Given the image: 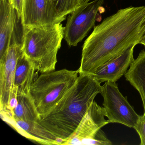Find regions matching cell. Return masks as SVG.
<instances>
[{
    "mask_svg": "<svg viewBox=\"0 0 145 145\" xmlns=\"http://www.w3.org/2000/svg\"><path fill=\"white\" fill-rule=\"evenodd\" d=\"M23 29V52L36 71L42 73L55 70L57 52L64 38L63 24Z\"/></svg>",
    "mask_w": 145,
    "mask_h": 145,
    "instance_id": "cell-3",
    "label": "cell"
},
{
    "mask_svg": "<svg viewBox=\"0 0 145 145\" xmlns=\"http://www.w3.org/2000/svg\"><path fill=\"white\" fill-rule=\"evenodd\" d=\"M103 107L109 123H118L134 128L140 118L126 97L120 91L116 82H106L101 93Z\"/></svg>",
    "mask_w": 145,
    "mask_h": 145,
    "instance_id": "cell-6",
    "label": "cell"
},
{
    "mask_svg": "<svg viewBox=\"0 0 145 145\" xmlns=\"http://www.w3.org/2000/svg\"><path fill=\"white\" fill-rule=\"evenodd\" d=\"M5 122L11 120L38 121L39 115L30 94L17 96L11 110L1 114Z\"/></svg>",
    "mask_w": 145,
    "mask_h": 145,
    "instance_id": "cell-14",
    "label": "cell"
},
{
    "mask_svg": "<svg viewBox=\"0 0 145 145\" xmlns=\"http://www.w3.org/2000/svg\"><path fill=\"white\" fill-rule=\"evenodd\" d=\"M139 44H141L143 45L145 47V33L144 34L143 37L142 38L141 40L140 41Z\"/></svg>",
    "mask_w": 145,
    "mask_h": 145,
    "instance_id": "cell-19",
    "label": "cell"
},
{
    "mask_svg": "<svg viewBox=\"0 0 145 145\" xmlns=\"http://www.w3.org/2000/svg\"><path fill=\"white\" fill-rule=\"evenodd\" d=\"M134 129L138 133L140 139V145H145V114L140 116Z\"/></svg>",
    "mask_w": 145,
    "mask_h": 145,
    "instance_id": "cell-17",
    "label": "cell"
},
{
    "mask_svg": "<svg viewBox=\"0 0 145 145\" xmlns=\"http://www.w3.org/2000/svg\"><path fill=\"white\" fill-rule=\"evenodd\" d=\"M35 66L24 54L18 61L14 76L13 99L17 96L29 94L30 87L34 81Z\"/></svg>",
    "mask_w": 145,
    "mask_h": 145,
    "instance_id": "cell-13",
    "label": "cell"
},
{
    "mask_svg": "<svg viewBox=\"0 0 145 145\" xmlns=\"http://www.w3.org/2000/svg\"><path fill=\"white\" fill-rule=\"evenodd\" d=\"M79 70L67 69L42 73L30 87L29 94L39 117L49 113L71 89Z\"/></svg>",
    "mask_w": 145,
    "mask_h": 145,
    "instance_id": "cell-4",
    "label": "cell"
},
{
    "mask_svg": "<svg viewBox=\"0 0 145 145\" xmlns=\"http://www.w3.org/2000/svg\"><path fill=\"white\" fill-rule=\"evenodd\" d=\"M16 11L9 0H0V63L5 60L15 35Z\"/></svg>",
    "mask_w": 145,
    "mask_h": 145,
    "instance_id": "cell-11",
    "label": "cell"
},
{
    "mask_svg": "<svg viewBox=\"0 0 145 145\" xmlns=\"http://www.w3.org/2000/svg\"><path fill=\"white\" fill-rule=\"evenodd\" d=\"M66 18L59 13L52 0H24L21 18L23 28L61 23Z\"/></svg>",
    "mask_w": 145,
    "mask_h": 145,
    "instance_id": "cell-8",
    "label": "cell"
},
{
    "mask_svg": "<svg viewBox=\"0 0 145 145\" xmlns=\"http://www.w3.org/2000/svg\"><path fill=\"white\" fill-rule=\"evenodd\" d=\"M125 79L139 92L145 114V51L135 59L125 74Z\"/></svg>",
    "mask_w": 145,
    "mask_h": 145,
    "instance_id": "cell-15",
    "label": "cell"
},
{
    "mask_svg": "<svg viewBox=\"0 0 145 145\" xmlns=\"http://www.w3.org/2000/svg\"><path fill=\"white\" fill-rule=\"evenodd\" d=\"M10 4L16 11L18 20L21 19L22 14L24 0H9Z\"/></svg>",
    "mask_w": 145,
    "mask_h": 145,
    "instance_id": "cell-18",
    "label": "cell"
},
{
    "mask_svg": "<svg viewBox=\"0 0 145 145\" xmlns=\"http://www.w3.org/2000/svg\"><path fill=\"white\" fill-rule=\"evenodd\" d=\"M145 33V6L120 9L94 28L83 45L79 74H92Z\"/></svg>",
    "mask_w": 145,
    "mask_h": 145,
    "instance_id": "cell-1",
    "label": "cell"
},
{
    "mask_svg": "<svg viewBox=\"0 0 145 145\" xmlns=\"http://www.w3.org/2000/svg\"><path fill=\"white\" fill-rule=\"evenodd\" d=\"M104 0L82 5L69 14L64 27V39L69 47L76 46L94 27Z\"/></svg>",
    "mask_w": 145,
    "mask_h": 145,
    "instance_id": "cell-7",
    "label": "cell"
},
{
    "mask_svg": "<svg viewBox=\"0 0 145 145\" xmlns=\"http://www.w3.org/2000/svg\"><path fill=\"white\" fill-rule=\"evenodd\" d=\"M89 1H90V0H81V4L82 5H84V4L88 3Z\"/></svg>",
    "mask_w": 145,
    "mask_h": 145,
    "instance_id": "cell-20",
    "label": "cell"
},
{
    "mask_svg": "<svg viewBox=\"0 0 145 145\" xmlns=\"http://www.w3.org/2000/svg\"><path fill=\"white\" fill-rule=\"evenodd\" d=\"M23 53L22 44L14 39L5 60L0 63V113L9 110L13 100V84L18 59Z\"/></svg>",
    "mask_w": 145,
    "mask_h": 145,
    "instance_id": "cell-9",
    "label": "cell"
},
{
    "mask_svg": "<svg viewBox=\"0 0 145 145\" xmlns=\"http://www.w3.org/2000/svg\"><path fill=\"white\" fill-rule=\"evenodd\" d=\"M59 13L64 16L82 5L81 0H52Z\"/></svg>",
    "mask_w": 145,
    "mask_h": 145,
    "instance_id": "cell-16",
    "label": "cell"
},
{
    "mask_svg": "<svg viewBox=\"0 0 145 145\" xmlns=\"http://www.w3.org/2000/svg\"><path fill=\"white\" fill-rule=\"evenodd\" d=\"M75 83L60 101L38 122L61 140L73 134L102 86L91 74H79Z\"/></svg>",
    "mask_w": 145,
    "mask_h": 145,
    "instance_id": "cell-2",
    "label": "cell"
},
{
    "mask_svg": "<svg viewBox=\"0 0 145 145\" xmlns=\"http://www.w3.org/2000/svg\"><path fill=\"white\" fill-rule=\"evenodd\" d=\"M7 123L26 138L44 145H61V140L38 121L11 120Z\"/></svg>",
    "mask_w": 145,
    "mask_h": 145,
    "instance_id": "cell-12",
    "label": "cell"
},
{
    "mask_svg": "<svg viewBox=\"0 0 145 145\" xmlns=\"http://www.w3.org/2000/svg\"><path fill=\"white\" fill-rule=\"evenodd\" d=\"M105 117L104 108L94 101L73 134L63 145H112L101 129L109 123Z\"/></svg>",
    "mask_w": 145,
    "mask_h": 145,
    "instance_id": "cell-5",
    "label": "cell"
},
{
    "mask_svg": "<svg viewBox=\"0 0 145 145\" xmlns=\"http://www.w3.org/2000/svg\"><path fill=\"white\" fill-rule=\"evenodd\" d=\"M132 46L117 57L110 60L91 74L100 83L116 82L125 74L134 60V48Z\"/></svg>",
    "mask_w": 145,
    "mask_h": 145,
    "instance_id": "cell-10",
    "label": "cell"
}]
</instances>
